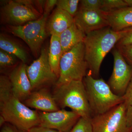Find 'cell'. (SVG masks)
Returning <instances> with one entry per match:
<instances>
[{
  "label": "cell",
  "mask_w": 132,
  "mask_h": 132,
  "mask_svg": "<svg viewBox=\"0 0 132 132\" xmlns=\"http://www.w3.org/2000/svg\"><path fill=\"white\" fill-rule=\"evenodd\" d=\"M124 103L127 107L132 106V76L125 94L123 96Z\"/></svg>",
  "instance_id": "28"
},
{
  "label": "cell",
  "mask_w": 132,
  "mask_h": 132,
  "mask_svg": "<svg viewBox=\"0 0 132 132\" xmlns=\"http://www.w3.org/2000/svg\"></svg>",
  "instance_id": "35"
},
{
  "label": "cell",
  "mask_w": 132,
  "mask_h": 132,
  "mask_svg": "<svg viewBox=\"0 0 132 132\" xmlns=\"http://www.w3.org/2000/svg\"><path fill=\"white\" fill-rule=\"evenodd\" d=\"M86 36L74 23L59 36L62 54H64L76 45L83 42Z\"/></svg>",
  "instance_id": "17"
},
{
  "label": "cell",
  "mask_w": 132,
  "mask_h": 132,
  "mask_svg": "<svg viewBox=\"0 0 132 132\" xmlns=\"http://www.w3.org/2000/svg\"><path fill=\"white\" fill-rule=\"evenodd\" d=\"M128 7L125 0H102L101 10L109 12Z\"/></svg>",
  "instance_id": "23"
},
{
  "label": "cell",
  "mask_w": 132,
  "mask_h": 132,
  "mask_svg": "<svg viewBox=\"0 0 132 132\" xmlns=\"http://www.w3.org/2000/svg\"><path fill=\"white\" fill-rule=\"evenodd\" d=\"M127 29L115 31L109 27L96 30L86 35L84 41L85 57L89 72L95 78L99 76L102 61L108 53L125 36Z\"/></svg>",
  "instance_id": "1"
},
{
  "label": "cell",
  "mask_w": 132,
  "mask_h": 132,
  "mask_svg": "<svg viewBox=\"0 0 132 132\" xmlns=\"http://www.w3.org/2000/svg\"><path fill=\"white\" fill-rule=\"evenodd\" d=\"M73 18L75 24L86 35L96 30L109 27L102 10H88L80 7Z\"/></svg>",
  "instance_id": "12"
},
{
  "label": "cell",
  "mask_w": 132,
  "mask_h": 132,
  "mask_svg": "<svg viewBox=\"0 0 132 132\" xmlns=\"http://www.w3.org/2000/svg\"><path fill=\"white\" fill-rule=\"evenodd\" d=\"M27 132H59L56 130L40 126H37L31 128Z\"/></svg>",
  "instance_id": "31"
},
{
  "label": "cell",
  "mask_w": 132,
  "mask_h": 132,
  "mask_svg": "<svg viewBox=\"0 0 132 132\" xmlns=\"http://www.w3.org/2000/svg\"><path fill=\"white\" fill-rule=\"evenodd\" d=\"M128 7H132V0H125Z\"/></svg>",
  "instance_id": "34"
},
{
  "label": "cell",
  "mask_w": 132,
  "mask_h": 132,
  "mask_svg": "<svg viewBox=\"0 0 132 132\" xmlns=\"http://www.w3.org/2000/svg\"><path fill=\"white\" fill-rule=\"evenodd\" d=\"M88 100L93 116L102 114L124 102L102 78L96 79L88 72L83 80Z\"/></svg>",
  "instance_id": "2"
},
{
  "label": "cell",
  "mask_w": 132,
  "mask_h": 132,
  "mask_svg": "<svg viewBox=\"0 0 132 132\" xmlns=\"http://www.w3.org/2000/svg\"><path fill=\"white\" fill-rule=\"evenodd\" d=\"M1 132H27L21 130L15 126L6 122L2 127Z\"/></svg>",
  "instance_id": "29"
},
{
  "label": "cell",
  "mask_w": 132,
  "mask_h": 132,
  "mask_svg": "<svg viewBox=\"0 0 132 132\" xmlns=\"http://www.w3.org/2000/svg\"><path fill=\"white\" fill-rule=\"evenodd\" d=\"M26 67V64L21 62L14 68L9 76L12 83L13 95L22 102L33 91Z\"/></svg>",
  "instance_id": "13"
},
{
  "label": "cell",
  "mask_w": 132,
  "mask_h": 132,
  "mask_svg": "<svg viewBox=\"0 0 132 132\" xmlns=\"http://www.w3.org/2000/svg\"><path fill=\"white\" fill-rule=\"evenodd\" d=\"M23 103L29 108L44 112H55L60 110L53 94L46 87L34 90Z\"/></svg>",
  "instance_id": "14"
},
{
  "label": "cell",
  "mask_w": 132,
  "mask_h": 132,
  "mask_svg": "<svg viewBox=\"0 0 132 132\" xmlns=\"http://www.w3.org/2000/svg\"><path fill=\"white\" fill-rule=\"evenodd\" d=\"M48 50L43 47L39 56L32 63L27 65V74L33 91L47 85L56 84L58 78L52 70L48 61Z\"/></svg>",
  "instance_id": "9"
},
{
  "label": "cell",
  "mask_w": 132,
  "mask_h": 132,
  "mask_svg": "<svg viewBox=\"0 0 132 132\" xmlns=\"http://www.w3.org/2000/svg\"><path fill=\"white\" fill-rule=\"evenodd\" d=\"M70 132H93L90 120L81 117Z\"/></svg>",
  "instance_id": "24"
},
{
  "label": "cell",
  "mask_w": 132,
  "mask_h": 132,
  "mask_svg": "<svg viewBox=\"0 0 132 132\" xmlns=\"http://www.w3.org/2000/svg\"><path fill=\"white\" fill-rule=\"evenodd\" d=\"M124 102L102 114L94 116L90 120L93 132H132L126 117Z\"/></svg>",
  "instance_id": "8"
},
{
  "label": "cell",
  "mask_w": 132,
  "mask_h": 132,
  "mask_svg": "<svg viewBox=\"0 0 132 132\" xmlns=\"http://www.w3.org/2000/svg\"><path fill=\"white\" fill-rule=\"evenodd\" d=\"M74 23L73 16L65 11L56 8L46 24L48 34L60 36L61 33Z\"/></svg>",
  "instance_id": "16"
},
{
  "label": "cell",
  "mask_w": 132,
  "mask_h": 132,
  "mask_svg": "<svg viewBox=\"0 0 132 132\" xmlns=\"http://www.w3.org/2000/svg\"><path fill=\"white\" fill-rule=\"evenodd\" d=\"M0 48L15 55L22 63L26 64L28 55L24 48L13 39L6 35L0 34Z\"/></svg>",
  "instance_id": "18"
},
{
  "label": "cell",
  "mask_w": 132,
  "mask_h": 132,
  "mask_svg": "<svg viewBox=\"0 0 132 132\" xmlns=\"http://www.w3.org/2000/svg\"><path fill=\"white\" fill-rule=\"evenodd\" d=\"M80 7L88 10L100 11L102 9V0L80 1Z\"/></svg>",
  "instance_id": "25"
},
{
  "label": "cell",
  "mask_w": 132,
  "mask_h": 132,
  "mask_svg": "<svg viewBox=\"0 0 132 132\" xmlns=\"http://www.w3.org/2000/svg\"><path fill=\"white\" fill-rule=\"evenodd\" d=\"M53 94L60 108L68 107L81 118L90 120L93 117L83 81L55 85Z\"/></svg>",
  "instance_id": "3"
},
{
  "label": "cell",
  "mask_w": 132,
  "mask_h": 132,
  "mask_svg": "<svg viewBox=\"0 0 132 132\" xmlns=\"http://www.w3.org/2000/svg\"><path fill=\"white\" fill-rule=\"evenodd\" d=\"M126 117L128 126L132 130V106L127 108Z\"/></svg>",
  "instance_id": "32"
},
{
  "label": "cell",
  "mask_w": 132,
  "mask_h": 132,
  "mask_svg": "<svg viewBox=\"0 0 132 132\" xmlns=\"http://www.w3.org/2000/svg\"><path fill=\"white\" fill-rule=\"evenodd\" d=\"M43 15L29 0L7 1L0 9L1 23L6 26H21Z\"/></svg>",
  "instance_id": "7"
},
{
  "label": "cell",
  "mask_w": 132,
  "mask_h": 132,
  "mask_svg": "<svg viewBox=\"0 0 132 132\" xmlns=\"http://www.w3.org/2000/svg\"><path fill=\"white\" fill-rule=\"evenodd\" d=\"M116 48L119 51L128 64L132 67V44Z\"/></svg>",
  "instance_id": "26"
},
{
  "label": "cell",
  "mask_w": 132,
  "mask_h": 132,
  "mask_svg": "<svg viewBox=\"0 0 132 132\" xmlns=\"http://www.w3.org/2000/svg\"><path fill=\"white\" fill-rule=\"evenodd\" d=\"M48 49L50 65L52 70L59 79L60 76V61L63 55L59 36H51Z\"/></svg>",
  "instance_id": "19"
},
{
  "label": "cell",
  "mask_w": 132,
  "mask_h": 132,
  "mask_svg": "<svg viewBox=\"0 0 132 132\" xmlns=\"http://www.w3.org/2000/svg\"><path fill=\"white\" fill-rule=\"evenodd\" d=\"M0 112L6 122L24 131H28L40 124L38 112L32 110L13 95L0 103Z\"/></svg>",
  "instance_id": "5"
},
{
  "label": "cell",
  "mask_w": 132,
  "mask_h": 132,
  "mask_svg": "<svg viewBox=\"0 0 132 132\" xmlns=\"http://www.w3.org/2000/svg\"><path fill=\"white\" fill-rule=\"evenodd\" d=\"M58 2L57 0H47L45 3L43 14L48 15L53 9L55 6H56Z\"/></svg>",
  "instance_id": "30"
},
{
  "label": "cell",
  "mask_w": 132,
  "mask_h": 132,
  "mask_svg": "<svg viewBox=\"0 0 132 132\" xmlns=\"http://www.w3.org/2000/svg\"><path fill=\"white\" fill-rule=\"evenodd\" d=\"M80 2L79 0H58L56 8L64 10L74 17L78 12Z\"/></svg>",
  "instance_id": "21"
},
{
  "label": "cell",
  "mask_w": 132,
  "mask_h": 132,
  "mask_svg": "<svg viewBox=\"0 0 132 132\" xmlns=\"http://www.w3.org/2000/svg\"><path fill=\"white\" fill-rule=\"evenodd\" d=\"M6 123V120L2 116H0V126L1 127L3 125Z\"/></svg>",
  "instance_id": "33"
},
{
  "label": "cell",
  "mask_w": 132,
  "mask_h": 132,
  "mask_svg": "<svg viewBox=\"0 0 132 132\" xmlns=\"http://www.w3.org/2000/svg\"><path fill=\"white\" fill-rule=\"evenodd\" d=\"M102 11L109 26L114 31H120L132 27V7L109 12Z\"/></svg>",
  "instance_id": "15"
},
{
  "label": "cell",
  "mask_w": 132,
  "mask_h": 132,
  "mask_svg": "<svg viewBox=\"0 0 132 132\" xmlns=\"http://www.w3.org/2000/svg\"><path fill=\"white\" fill-rule=\"evenodd\" d=\"M13 95L12 83L9 77L6 76H0V103L3 102Z\"/></svg>",
  "instance_id": "20"
},
{
  "label": "cell",
  "mask_w": 132,
  "mask_h": 132,
  "mask_svg": "<svg viewBox=\"0 0 132 132\" xmlns=\"http://www.w3.org/2000/svg\"><path fill=\"white\" fill-rule=\"evenodd\" d=\"M112 54L114 58L113 70L108 84L114 93L123 96L132 76V67L116 48L113 49Z\"/></svg>",
  "instance_id": "10"
},
{
  "label": "cell",
  "mask_w": 132,
  "mask_h": 132,
  "mask_svg": "<svg viewBox=\"0 0 132 132\" xmlns=\"http://www.w3.org/2000/svg\"><path fill=\"white\" fill-rule=\"evenodd\" d=\"M39 126L59 132H70L81 117L73 111L60 109L55 112H38Z\"/></svg>",
  "instance_id": "11"
},
{
  "label": "cell",
  "mask_w": 132,
  "mask_h": 132,
  "mask_svg": "<svg viewBox=\"0 0 132 132\" xmlns=\"http://www.w3.org/2000/svg\"><path fill=\"white\" fill-rule=\"evenodd\" d=\"M18 58L14 55L0 49V67L8 68L16 65Z\"/></svg>",
  "instance_id": "22"
},
{
  "label": "cell",
  "mask_w": 132,
  "mask_h": 132,
  "mask_svg": "<svg viewBox=\"0 0 132 132\" xmlns=\"http://www.w3.org/2000/svg\"><path fill=\"white\" fill-rule=\"evenodd\" d=\"M48 15L43 14L40 18L21 26H6V31L20 38L28 46L34 56L40 55L42 46L47 37L46 24Z\"/></svg>",
  "instance_id": "6"
},
{
  "label": "cell",
  "mask_w": 132,
  "mask_h": 132,
  "mask_svg": "<svg viewBox=\"0 0 132 132\" xmlns=\"http://www.w3.org/2000/svg\"><path fill=\"white\" fill-rule=\"evenodd\" d=\"M88 69L82 42L62 55L60 63V76L55 85L72 81L83 80L87 75Z\"/></svg>",
  "instance_id": "4"
},
{
  "label": "cell",
  "mask_w": 132,
  "mask_h": 132,
  "mask_svg": "<svg viewBox=\"0 0 132 132\" xmlns=\"http://www.w3.org/2000/svg\"><path fill=\"white\" fill-rule=\"evenodd\" d=\"M127 32L124 37L119 41L115 47H118L132 44V27L127 28Z\"/></svg>",
  "instance_id": "27"
}]
</instances>
